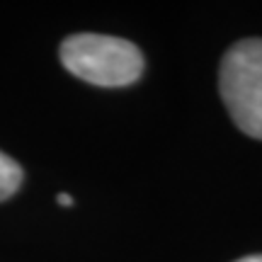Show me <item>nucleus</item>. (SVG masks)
Masks as SVG:
<instances>
[{
  "mask_svg": "<svg viewBox=\"0 0 262 262\" xmlns=\"http://www.w3.org/2000/svg\"><path fill=\"white\" fill-rule=\"evenodd\" d=\"M68 73L100 88H124L143 73V56L136 44L107 34H73L58 49Z\"/></svg>",
  "mask_w": 262,
  "mask_h": 262,
  "instance_id": "nucleus-1",
  "label": "nucleus"
},
{
  "mask_svg": "<svg viewBox=\"0 0 262 262\" xmlns=\"http://www.w3.org/2000/svg\"><path fill=\"white\" fill-rule=\"evenodd\" d=\"M219 90L235 126L262 139V39H243L226 51Z\"/></svg>",
  "mask_w": 262,
  "mask_h": 262,
  "instance_id": "nucleus-2",
  "label": "nucleus"
},
{
  "mask_svg": "<svg viewBox=\"0 0 262 262\" xmlns=\"http://www.w3.org/2000/svg\"><path fill=\"white\" fill-rule=\"evenodd\" d=\"M22 185V168L17 160H12L0 150V202L15 194Z\"/></svg>",
  "mask_w": 262,
  "mask_h": 262,
  "instance_id": "nucleus-3",
  "label": "nucleus"
},
{
  "mask_svg": "<svg viewBox=\"0 0 262 262\" xmlns=\"http://www.w3.org/2000/svg\"><path fill=\"white\" fill-rule=\"evenodd\" d=\"M56 199H58V204L61 206H73V196L71 194H58Z\"/></svg>",
  "mask_w": 262,
  "mask_h": 262,
  "instance_id": "nucleus-4",
  "label": "nucleus"
},
{
  "mask_svg": "<svg viewBox=\"0 0 262 262\" xmlns=\"http://www.w3.org/2000/svg\"><path fill=\"white\" fill-rule=\"evenodd\" d=\"M235 262H262V255H248V257H241Z\"/></svg>",
  "mask_w": 262,
  "mask_h": 262,
  "instance_id": "nucleus-5",
  "label": "nucleus"
}]
</instances>
